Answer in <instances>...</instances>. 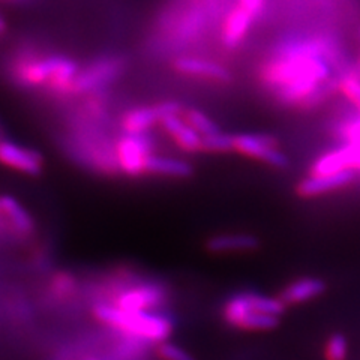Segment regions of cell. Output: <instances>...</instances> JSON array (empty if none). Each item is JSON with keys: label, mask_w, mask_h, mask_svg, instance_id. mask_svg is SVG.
I'll list each match as a JSON object with an SVG mask.
<instances>
[{"label": "cell", "mask_w": 360, "mask_h": 360, "mask_svg": "<svg viewBox=\"0 0 360 360\" xmlns=\"http://www.w3.org/2000/svg\"><path fill=\"white\" fill-rule=\"evenodd\" d=\"M127 68V60L120 56H103L92 63H89L84 70L78 71L75 80L72 83L71 95H90L99 94L115 83L123 74Z\"/></svg>", "instance_id": "obj_4"}, {"label": "cell", "mask_w": 360, "mask_h": 360, "mask_svg": "<svg viewBox=\"0 0 360 360\" xmlns=\"http://www.w3.org/2000/svg\"><path fill=\"white\" fill-rule=\"evenodd\" d=\"M162 299L164 295L160 288L141 285L123 291L116 302V307L125 311H149L160 305Z\"/></svg>", "instance_id": "obj_13"}, {"label": "cell", "mask_w": 360, "mask_h": 360, "mask_svg": "<svg viewBox=\"0 0 360 360\" xmlns=\"http://www.w3.org/2000/svg\"><path fill=\"white\" fill-rule=\"evenodd\" d=\"M287 305L281 297L239 292L231 296L224 307V319L234 328L246 330H272L279 324V317Z\"/></svg>", "instance_id": "obj_2"}, {"label": "cell", "mask_w": 360, "mask_h": 360, "mask_svg": "<svg viewBox=\"0 0 360 360\" xmlns=\"http://www.w3.org/2000/svg\"><path fill=\"white\" fill-rule=\"evenodd\" d=\"M348 356V341L342 333H335L326 344L328 360H345Z\"/></svg>", "instance_id": "obj_21"}, {"label": "cell", "mask_w": 360, "mask_h": 360, "mask_svg": "<svg viewBox=\"0 0 360 360\" xmlns=\"http://www.w3.org/2000/svg\"><path fill=\"white\" fill-rule=\"evenodd\" d=\"M239 5L243 6L254 17V20H258L264 13L266 0H239Z\"/></svg>", "instance_id": "obj_24"}, {"label": "cell", "mask_w": 360, "mask_h": 360, "mask_svg": "<svg viewBox=\"0 0 360 360\" xmlns=\"http://www.w3.org/2000/svg\"><path fill=\"white\" fill-rule=\"evenodd\" d=\"M182 116L188 125L193 129H195L201 135V137H206V135H212V134H217L221 131L217 127V123L200 110L188 108L184 111Z\"/></svg>", "instance_id": "obj_19"}, {"label": "cell", "mask_w": 360, "mask_h": 360, "mask_svg": "<svg viewBox=\"0 0 360 360\" xmlns=\"http://www.w3.org/2000/svg\"><path fill=\"white\" fill-rule=\"evenodd\" d=\"M254 21V17L243 6L238 5L231 8L230 13L225 15L221 32V41L224 47L227 50L239 49Z\"/></svg>", "instance_id": "obj_11"}, {"label": "cell", "mask_w": 360, "mask_h": 360, "mask_svg": "<svg viewBox=\"0 0 360 360\" xmlns=\"http://www.w3.org/2000/svg\"><path fill=\"white\" fill-rule=\"evenodd\" d=\"M89 360H98V359H89Z\"/></svg>", "instance_id": "obj_27"}, {"label": "cell", "mask_w": 360, "mask_h": 360, "mask_svg": "<svg viewBox=\"0 0 360 360\" xmlns=\"http://www.w3.org/2000/svg\"><path fill=\"white\" fill-rule=\"evenodd\" d=\"M324 49L321 41L285 39L272 50L260 77L279 104L312 107L329 94L323 84L330 77Z\"/></svg>", "instance_id": "obj_1"}, {"label": "cell", "mask_w": 360, "mask_h": 360, "mask_svg": "<svg viewBox=\"0 0 360 360\" xmlns=\"http://www.w3.org/2000/svg\"><path fill=\"white\" fill-rule=\"evenodd\" d=\"M0 139H4V128L0 125Z\"/></svg>", "instance_id": "obj_26"}, {"label": "cell", "mask_w": 360, "mask_h": 360, "mask_svg": "<svg viewBox=\"0 0 360 360\" xmlns=\"http://www.w3.org/2000/svg\"><path fill=\"white\" fill-rule=\"evenodd\" d=\"M341 90L345 94V96L353 101V103L360 108V82L357 78L347 77L341 82Z\"/></svg>", "instance_id": "obj_23"}, {"label": "cell", "mask_w": 360, "mask_h": 360, "mask_svg": "<svg viewBox=\"0 0 360 360\" xmlns=\"http://www.w3.org/2000/svg\"><path fill=\"white\" fill-rule=\"evenodd\" d=\"M63 59L65 56L60 54L47 58H21L14 66L15 82L26 87L49 86Z\"/></svg>", "instance_id": "obj_7"}, {"label": "cell", "mask_w": 360, "mask_h": 360, "mask_svg": "<svg viewBox=\"0 0 360 360\" xmlns=\"http://www.w3.org/2000/svg\"><path fill=\"white\" fill-rule=\"evenodd\" d=\"M258 246H260V240H258V238L246 233L217 234V236H212L206 243L207 250L215 254L254 251Z\"/></svg>", "instance_id": "obj_15"}, {"label": "cell", "mask_w": 360, "mask_h": 360, "mask_svg": "<svg viewBox=\"0 0 360 360\" xmlns=\"http://www.w3.org/2000/svg\"><path fill=\"white\" fill-rule=\"evenodd\" d=\"M359 37H360V30H359Z\"/></svg>", "instance_id": "obj_28"}, {"label": "cell", "mask_w": 360, "mask_h": 360, "mask_svg": "<svg viewBox=\"0 0 360 360\" xmlns=\"http://www.w3.org/2000/svg\"><path fill=\"white\" fill-rule=\"evenodd\" d=\"M161 125L182 150L188 153L202 152V137L188 125L184 116H168L161 120Z\"/></svg>", "instance_id": "obj_12"}, {"label": "cell", "mask_w": 360, "mask_h": 360, "mask_svg": "<svg viewBox=\"0 0 360 360\" xmlns=\"http://www.w3.org/2000/svg\"><path fill=\"white\" fill-rule=\"evenodd\" d=\"M162 112L160 110V104L135 107L128 110L122 117V129L123 134H146L156 123H161Z\"/></svg>", "instance_id": "obj_14"}, {"label": "cell", "mask_w": 360, "mask_h": 360, "mask_svg": "<svg viewBox=\"0 0 360 360\" xmlns=\"http://www.w3.org/2000/svg\"><path fill=\"white\" fill-rule=\"evenodd\" d=\"M0 164L27 176H38L44 170V158L39 152L5 139H0Z\"/></svg>", "instance_id": "obj_8"}, {"label": "cell", "mask_w": 360, "mask_h": 360, "mask_svg": "<svg viewBox=\"0 0 360 360\" xmlns=\"http://www.w3.org/2000/svg\"><path fill=\"white\" fill-rule=\"evenodd\" d=\"M0 213L22 234H30L35 229V222L27 209L11 195H0Z\"/></svg>", "instance_id": "obj_18"}, {"label": "cell", "mask_w": 360, "mask_h": 360, "mask_svg": "<svg viewBox=\"0 0 360 360\" xmlns=\"http://www.w3.org/2000/svg\"><path fill=\"white\" fill-rule=\"evenodd\" d=\"M326 291V283L320 278H302L291 283L281 292V300L285 305H296V303H305L315 297L321 296Z\"/></svg>", "instance_id": "obj_16"}, {"label": "cell", "mask_w": 360, "mask_h": 360, "mask_svg": "<svg viewBox=\"0 0 360 360\" xmlns=\"http://www.w3.org/2000/svg\"><path fill=\"white\" fill-rule=\"evenodd\" d=\"M354 180L353 170H342L330 174H311L300 180L296 191L300 197L312 198L323 194H328L330 191L341 189L352 184Z\"/></svg>", "instance_id": "obj_10"}, {"label": "cell", "mask_w": 360, "mask_h": 360, "mask_svg": "<svg viewBox=\"0 0 360 360\" xmlns=\"http://www.w3.org/2000/svg\"><path fill=\"white\" fill-rule=\"evenodd\" d=\"M202 150L210 153H227L234 150V135L227 132H217L202 137Z\"/></svg>", "instance_id": "obj_20"}, {"label": "cell", "mask_w": 360, "mask_h": 360, "mask_svg": "<svg viewBox=\"0 0 360 360\" xmlns=\"http://www.w3.org/2000/svg\"><path fill=\"white\" fill-rule=\"evenodd\" d=\"M6 29H8V22H6V20H5L4 17H0V35H2V33H5V32H6Z\"/></svg>", "instance_id": "obj_25"}, {"label": "cell", "mask_w": 360, "mask_h": 360, "mask_svg": "<svg viewBox=\"0 0 360 360\" xmlns=\"http://www.w3.org/2000/svg\"><path fill=\"white\" fill-rule=\"evenodd\" d=\"M144 173L185 179L194 173L193 165L184 160H176V158L162 156V155H149L146 160Z\"/></svg>", "instance_id": "obj_17"}, {"label": "cell", "mask_w": 360, "mask_h": 360, "mask_svg": "<svg viewBox=\"0 0 360 360\" xmlns=\"http://www.w3.org/2000/svg\"><path fill=\"white\" fill-rule=\"evenodd\" d=\"M234 150L281 170L290 165L288 156L278 149V140L269 134L234 135Z\"/></svg>", "instance_id": "obj_5"}, {"label": "cell", "mask_w": 360, "mask_h": 360, "mask_svg": "<svg viewBox=\"0 0 360 360\" xmlns=\"http://www.w3.org/2000/svg\"><path fill=\"white\" fill-rule=\"evenodd\" d=\"M94 314L99 321L144 341L162 342L173 332L170 319L149 311H125L116 305L99 303Z\"/></svg>", "instance_id": "obj_3"}, {"label": "cell", "mask_w": 360, "mask_h": 360, "mask_svg": "<svg viewBox=\"0 0 360 360\" xmlns=\"http://www.w3.org/2000/svg\"><path fill=\"white\" fill-rule=\"evenodd\" d=\"M174 71L189 77L205 78V80L230 83L231 74L227 68L218 62H212L209 59L195 58V56H182L173 62Z\"/></svg>", "instance_id": "obj_9"}, {"label": "cell", "mask_w": 360, "mask_h": 360, "mask_svg": "<svg viewBox=\"0 0 360 360\" xmlns=\"http://www.w3.org/2000/svg\"><path fill=\"white\" fill-rule=\"evenodd\" d=\"M153 144L148 134H123L116 143V156L120 172L131 177L144 173L148 156L152 155Z\"/></svg>", "instance_id": "obj_6"}, {"label": "cell", "mask_w": 360, "mask_h": 360, "mask_svg": "<svg viewBox=\"0 0 360 360\" xmlns=\"http://www.w3.org/2000/svg\"><path fill=\"white\" fill-rule=\"evenodd\" d=\"M158 354L164 360H195L194 356L189 354L185 348L170 342H162L158 348Z\"/></svg>", "instance_id": "obj_22"}]
</instances>
